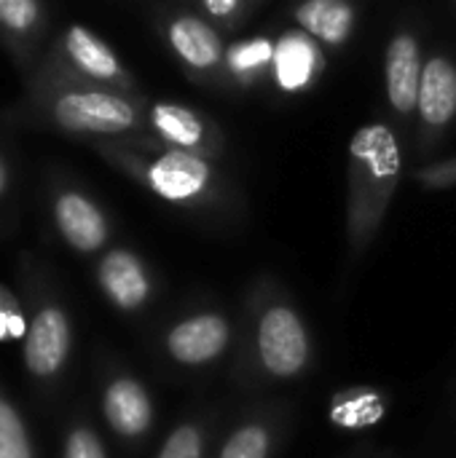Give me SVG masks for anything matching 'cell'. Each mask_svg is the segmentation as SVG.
Masks as SVG:
<instances>
[{
  "label": "cell",
  "mask_w": 456,
  "mask_h": 458,
  "mask_svg": "<svg viewBox=\"0 0 456 458\" xmlns=\"http://www.w3.org/2000/svg\"><path fill=\"white\" fill-rule=\"evenodd\" d=\"M48 32V11L43 0H0V46L27 75L43 48Z\"/></svg>",
  "instance_id": "14"
},
{
  "label": "cell",
  "mask_w": 456,
  "mask_h": 458,
  "mask_svg": "<svg viewBox=\"0 0 456 458\" xmlns=\"http://www.w3.org/2000/svg\"><path fill=\"white\" fill-rule=\"evenodd\" d=\"M102 416L118 440L142 443L153 432L156 403L137 376L116 370L102 386Z\"/></svg>",
  "instance_id": "9"
},
{
  "label": "cell",
  "mask_w": 456,
  "mask_h": 458,
  "mask_svg": "<svg viewBox=\"0 0 456 458\" xmlns=\"http://www.w3.org/2000/svg\"><path fill=\"white\" fill-rule=\"evenodd\" d=\"M70 346H73V330L65 311L59 306H46L30 322L27 341H24V362L30 373L40 378L56 376L70 357Z\"/></svg>",
  "instance_id": "18"
},
{
  "label": "cell",
  "mask_w": 456,
  "mask_h": 458,
  "mask_svg": "<svg viewBox=\"0 0 456 458\" xmlns=\"http://www.w3.org/2000/svg\"><path fill=\"white\" fill-rule=\"evenodd\" d=\"M417 118H419V142L422 150L433 148V142L452 126L456 118V62L433 54L425 59L419 99H417Z\"/></svg>",
  "instance_id": "12"
},
{
  "label": "cell",
  "mask_w": 456,
  "mask_h": 458,
  "mask_svg": "<svg viewBox=\"0 0 456 458\" xmlns=\"http://www.w3.org/2000/svg\"><path fill=\"white\" fill-rule=\"evenodd\" d=\"M145 134L159 140L167 148L199 153L207 158H220L226 150L223 131L204 118L199 110L180 102H148L145 105Z\"/></svg>",
  "instance_id": "8"
},
{
  "label": "cell",
  "mask_w": 456,
  "mask_h": 458,
  "mask_svg": "<svg viewBox=\"0 0 456 458\" xmlns=\"http://www.w3.org/2000/svg\"><path fill=\"white\" fill-rule=\"evenodd\" d=\"M0 458H32V445L24 421L3 394H0Z\"/></svg>",
  "instance_id": "22"
},
{
  "label": "cell",
  "mask_w": 456,
  "mask_h": 458,
  "mask_svg": "<svg viewBox=\"0 0 456 458\" xmlns=\"http://www.w3.org/2000/svg\"><path fill=\"white\" fill-rule=\"evenodd\" d=\"M325 70V54L323 46L298 30H288L274 40V64L271 78L280 91L285 94H301L317 83V78Z\"/></svg>",
  "instance_id": "17"
},
{
  "label": "cell",
  "mask_w": 456,
  "mask_h": 458,
  "mask_svg": "<svg viewBox=\"0 0 456 458\" xmlns=\"http://www.w3.org/2000/svg\"><path fill=\"white\" fill-rule=\"evenodd\" d=\"M145 105L140 94L73 83L35 67L24 75L22 99L0 110V118L91 142L132 140L145 134Z\"/></svg>",
  "instance_id": "2"
},
{
  "label": "cell",
  "mask_w": 456,
  "mask_h": 458,
  "mask_svg": "<svg viewBox=\"0 0 456 458\" xmlns=\"http://www.w3.org/2000/svg\"><path fill=\"white\" fill-rule=\"evenodd\" d=\"M91 148L156 199L183 212L207 220L239 217L242 201L215 158L167 148L151 134L132 140H99L91 142Z\"/></svg>",
  "instance_id": "3"
},
{
  "label": "cell",
  "mask_w": 456,
  "mask_h": 458,
  "mask_svg": "<svg viewBox=\"0 0 456 458\" xmlns=\"http://www.w3.org/2000/svg\"><path fill=\"white\" fill-rule=\"evenodd\" d=\"M35 67L73 83L137 94L134 75L126 70L121 56L108 40L83 24H67L59 35H54Z\"/></svg>",
  "instance_id": "6"
},
{
  "label": "cell",
  "mask_w": 456,
  "mask_h": 458,
  "mask_svg": "<svg viewBox=\"0 0 456 458\" xmlns=\"http://www.w3.org/2000/svg\"><path fill=\"white\" fill-rule=\"evenodd\" d=\"M204 13L220 24H234L242 11H245V0H199Z\"/></svg>",
  "instance_id": "25"
},
{
  "label": "cell",
  "mask_w": 456,
  "mask_h": 458,
  "mask_svg": "<svg viewBox=\"0 0 456 458\" xmlns=\"http://www.w3.org/2000/svg\"><path fill=\"white\" fill-rule=\"evenodd\" d=\"M400 177L403 148L398 131L384 121L363 123L347 156V271H355L374 250Z\"/></svg>",
  "instance_id": "4"
},
{
  "label": "cell",
  "mask_w": 456,
  "mask_h": 458,
  "mask_svg": "<svg viewBox=\"0 0 456 458\" xmlns=\"http://www.w3.org/2000/svg\"><path fill=\"white\" fill-rule=\"evenodd\" d=\"M8 182H11V172H8L5 158L0 156V199H3V196H5V191H8Z\"/></svg>",
  "instance_id": "27"
},
{
  "label": "cell",
  "mask_w": 456,
  "mask_h": 458,
  "mask_svg": "<svg viewBox=\"0 0 456 458\" xmlns=\"http://www.w3.org/2000/svg\"><path fill=\"white\" fill-rule=\"evenodd\" d=\"M228 413V403L218 400H207L204 405L188 411L167 432L153 458H212Z\"/></svg>",
  "instance_id": "16"
},
{
  "label": "cell",
  "mask_w": 456,
  "mask_h": 458,
  "mask_svg": "<svg viewBox=\"0 0 456 458\" xmlns=\"http://www.w3.org/2000/svg\"><path fill=\"white\" fill-rule=\"evenodd\" d=\"M414 177H417V182L425 191H449V188H456V156L417 169Z\"/></svg>",
  "instance_id": "24"
},
{
  "label": "cell",
  "mask_w": 456,
  "mask_h": 458,
  "mask_svg": "<svg viewBox=\"0 0 456 458\" xmlns=\"http://www.w3.org/2000/svg\"><path fill=\"white\" fill-rule=\"evenodd\" d=\"M387 413H390V394L374 386L339 389L328 405V419L344 432H368Z\"/></svg>",
  "instance_id": "20"
},
{
  "label": "cell",
  "mask_w": 456,
  "mask_h": 458,
  "mask_svg": "<svg viewBox=\"0 0 456 458\" xmlns=\"http://www.w3.org/2000/svg\"><path fill=\"white\" fill-rule=\"evenodd\" d=\"M296 24L309 32L320 46H344L357 24L352 0H301L293 11Z\"/></svg>",
  "instance_id": "19"
},
{
  "label": "cell",
  "mask_w": 456,
  "mask_h": 458,
  "mask_svg": "<svg viewBox=\"0 0 456 458\" xmlns=\"http://www.w3.org/2000/svg\"><path fill=\"white\" fill-rule=\"evenodd\" d=\"M422 72H425V56L417 32L411 30L395 32L384 51V91L390 107L400 118H411L417 113Z\"/></svg>",
  "instance_id": "15"
},
{
  "label": "cell",
  "mask_w": 456,
  "mask_h": 458,
  "mask_svg": "<svg viewBox=\"0 0 456 458\" xmlns=\"http://www.w3.org/2000/svg\"><path fill=\"white\" fill-rule=\"evenodd\" d=\"M51 215L59 236L83 255L105 250L110 239V223L102 207L78 188H59L51 201Z\"/></svg>",
  "instance_id": "13"
},
{
  "label": "cell",
  "mask_w": 456,
  "mask_h": 458,
  "mask_svg": "<svg viewBox=\"0 0 456 458\" xmlns=\"http://www.w3.org/2000/svg\"><path fill=\"white\" fill-rule=\"evenodd\" d=\"M65 458H108V451L91 427L78 424L70 429V435L65 440Z\"/></svg>",
  "instance_id": "23"
},
{
  "label": "cell",
  "mask_w": 456,
  "mask_h": 458,
  "mask_svg": "<svg viewBox=\"0 0 456 458\" xmlns=\"http://www.w3.org/2000/svg\"><path fill=\"white\" fill-rule=\"evenodd\" d=\"M274 64V40L266 35L245 38L226 48V72L239 86H255L266 75H271Z\"/></svg>",
  "instance_id": "21"
},
{
  "label": "cell",
  "mask_w": 456,
  "mask_h": 458,
  "mask_svg": "<svg viewBox=\"0 0 456 458\" xmlns=\"http://www.w3.org/2000/svg\"><path fill=\"white\" fill-rule=\"evenodd\" d=\"M97 284L102 295L124 314L145 311L156 295V276L151 266L129 247H113L99 258Z\"/></svg>",
  "instance_id": "10"
},
{
  "label": "cell",
  "mask_w": 456,
  "mask_h": 458,
  "mask_svg": "<svg viewBox=\"0 0 456 458\" xmlns=\"http://www.w3.org/2000/svg\"><path fill=\"white\" fill-rule=\"evenodd\" d=\"M341 458H403L400 454L390 451V448H376V445H357L355 451H349Z\"/></svg>",
  "instance_id": "26"
},
{
  "label": "cell",
  "mask_w": 456,
  "mask_h": 458,
  "mask_svg": "<svg viewBox=\"0 0 456 458\" xmlns=\"http://www.w3.org/2000/svg\"><path fill=\"white\" fill-rule=\"evenodd\" d=\"M164 40L191 75L207 78L226 70V46L218 30L196 13L167 16Z\"/></svg>",
  "instance_id": "11"
},
{
  "label": "cell",
  "mask_w": 456,
  "mask_h": 458,
  "mask_svg": "<svg viewBox=\"0 0 456 458\" xmlns=\"http://www.w3.org/2000/svg\"><path fill=\"white\" fill-rule=\"evenodd\" d=\"M239 346V311L215 298L180 309L159 335V354L183 378L212 381L231 373Z\"/></svg>",
  "instance_id": "5"
},
{
  "label": "cell",
  "mask_w": 456,
  "mask_h": 458,
  "mask_svg": "<svg viewBox=\"0 0 456 458\" xmlns=\"http://www.w3.org/2000/svg\"><path fill=\"white\" fill-rule=\"evenodd\" d=\"M298 419V405L282 394L245 397L223 424L212 458H282Z\"/></svg>",
  "instance_id": "7"
},
{
  "label": "cell",
  "mask_w": 456,
  "mask_h": 458,
  "mask_svg": "<svg viewBox=\"0 0 456 458\" xmlns=\"http://www.w3.org/2000/svg\"><path fill=\"white\" fill-rule=\"evenodd\" d=\"M239 346L228 373L242 397L280 394L312 376L317 341L290 287L271 271H258L239 303Z\"/></svg>",
  "instance_id": "1"
}]
</instances>
